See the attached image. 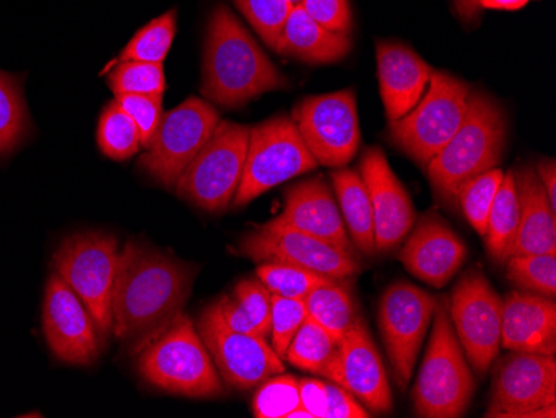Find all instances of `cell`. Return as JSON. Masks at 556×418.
Instances as JSON below:
<instances>
[{"label": "cell", "mask_w": 556, "mask_h": 418, "mask_svg": "<svg viewBox=\"0 0 556 418\" xmlns=\"http://www.w3.org/2000/svg\"><path fill=\"white\" fill-rule=\"evenodd\" d=\"M199 267L129 240L118 254L112 332L146 342L182 314Z\"/></svg>", "instance_id": "6da1fadb"}, {"label": "cell", "mask_w": 556, "mask_h": 418, "mask_svg": "<svg viewBox=\"0 0 556 418\" xmlns=\"http://www.w3.org/2000/svg\"><path fill=\"white\" fill-rule=\"evenodd\" d=\"M289 79L275 67L227 5L212 11L205 37L202 96L227 109L243 107Z\"/></svg>", "instance_id": "7a4b0ae2"}, {"label": "cell", "mask_w": 556, "mask_h": 418, "mask_svg": "<svg viewBox=\"0 0 556 418\" xmlns=\"http://www.w3.org/2000/svg\"><path fill=\"white\" fill-rule=\"evenodd\" d=\"M507 118L502 105L483 92H470L464 122L442 151L428 162V180L445 207L458 208L464 183L502 162Z\"/></svg>", "instance_id": "3957f363"}, {"label": "cell", "mask_w": 556, "mask_h": 418, "mask_svg": "<svg viewBox=\"0 0 556 418\" xmlns=\"http://www.w3.org/2000/svg\"><path fill=\"white\" fill-rule=\"evenodd\" d=\"M140 376L174 395L218 398L224 382L189 315L180 314L167 327L142 342Z\"/></svg>", "instance_id": "277c9868"}, {"label": "cell", "mask_w": 556, "mask_h": 418, "mask_svg": "<svg viewBox=\"0 0 556 418\" xmlns=\"http://www.w3.org/2000/svg\"><path fill=\"white\" fill-rule=\"evenodd\" d=\"M432 324L427 354L412 393L415 415L458 418L470 407L477 382L453 330L448 299H439Z\"/></svg>", "instance_id": "5b68a950"}, {"label": "cell", "mask_w": 556, "mask_h": 418, "mask_svg": "<svg viewBox=\"0 0 556 418\" xmlns=\"http://www.w3.org/2000/svg\"><path fill=\"white\" fill-rule=\"evenodd\" d=\"M470 92L464 80L433 71L420 102L407 115L390 122V142L408 159L427 167L464 122Z\"/></svg>", "instance_id": "8992f818"}, {"label": "cell", "mask_w": 556, "mask_h": 418, "mask_svg": "<svg viewBox=\"0 0 556 418\" xmlns=\"http://www.w3.org/2000/svg\"><path fill=\"white\" fill-rule=\"evenodd\" d=\"M250 129L232 121L218 122L208 142L175 183L177 195L212 214L227 211L242 180Z\"/></svg>", "instance_id": "52a82bcc"}, {"label": "cell", "mask_w": 556, "mask_h": 418, "mask_svg": "<svg viewBox=\"0 0 556 418\" xmlns=\"http://www.w3.org/2000/svg\"><path fill=\"white\" fill-rule=\"evenodd\" d=\"M118 243L111 233L77 232L54 252V270L92 315L100 337L112 330V295L118 267Z\"/></svg>", "instance_id": "ba28073f"}, {"label": "cell", "mask_w": 556, "mask_h": 418, "mask_svg": "<svg viewBox=\"0 0 556 418\" xmlns=\"http://www.w3.org/2000/svg\"><path fill=\"white\" fill-rule=\"evenodd\" d=\"M317 167L292 117L275 115L250 129L245 167L233 207H245L262 193Z\"/></svg>", "instance_id": "9c48e42d"}, {"label": "cell", "mask_w": 556, "mask_h": 418, "mask_svg": "<svg viewBox=\"0 0 556 418\" xmlns=\"http://www.w3.org/2000/svg\"><path fill=\"white\" fill-rule=\"evenodd\" d=\"M218 122L220 114L214 105L190 97L162 115L161 126L140 157L139 167L165 189H174L217 129Z\"/></svg>", "instance_id": "30bf717a"}, {"label": "cell", "mask_w": 556, "mask_h": 418, "mask_svg": "<svg viewBox=\"0 0 556 418\" xmlns=\"http://www.w3.org/2000/svg\"><path fill=\"white\" fill-rule=\"evenodd\" d=\"M448 312L468 364L485 376L502 349L503 299L480 268H470L453 287Z\"/></svg>", "instance_id": "8fae6325"}, {"label": "cell", "mask_w": 556, "mask_h": 418, "mask_svg": "<svg viewBox=\"0 0 556 418\" xmlns=\"http://www.w3.org/2000/svg\"><path fill=\"white\" fill-rule=\"evenodd\" d=\"M437 305L439 299L435 295L407 280H399L387 287L380 299L378 327L400 390H407L410 385Z\"/></svg>", "instance_id": "7c38bea8"}, {"label": "cell", "mask_w": 556, "mask_h": 418, "mask_svg": "<svg viewBox=\"0 0 556 418\" xmlns=\"http://www.w3.org/2000/svg\"><path fill=\"white\" fill-rule=\"evenodd\" d=\"M292 121L318 165L342 168L358 154L361 126L353 90L305 97L293 107Z\"/></svg>", "instance_id": "4fadbf2b"}, {"label": "cell", "mask_w": 556, "mask_h": 418, "mask_svg": "<svg viewBox=\"0 0 556 418\" xmlns=\"http://www.w3.org/2000/svg\"><path fill=\"white\" fill-rule=\"evenodd\" d=\"M218 376L236 390L257 389L262 382L286 372V365L267 339L237 332L225 324L217 302L208 305L195 324Z\"/></svg>", "instance_id": "5bb4252c"}, {"label": "cell", "mask_w": 556, "mask_h": 418, "mask_svg": "<svg viewBox=\"0 0 556 418\" xmlns=\"http://www.w3.org/2000/svg\"><path fill=\"white\" fill-rule=\"evenodd\" d=\"M555 355L511 352L496 365L485 417L555 418Z\"/></svg>", "instance_id": "9a60e30c"}, {"label": "cell", "mask_w": 556, "mask_h": 418, "mask_svg": "<svg viewBox=\"0 0 556 418\" xmlns=\"http://www.w3.org/2000/svg\"><path fill=\"white\" fill-rule=\"evenodd\" d=\"M237 252L257 264L278 262L295 265L336 279H350L362 270L361 262L355 257L357 254L308 233L277 226L271 220L245 233L237 245Z\"/></svg>", "instance_id": "2e32d148"}, {"label": "cell", "mask_w": 556, "mask_h": 418, "mask_svg": "<svg viewBox=\"0 0 556 418\" xmlns=\"http://www.w3.org/2000/svg\"><path fill=\"white\" fill-rule=\"evenodd\" d=\"M43 335L50 352L68 365H90L100 351L92 315L58 273L50 274L43 295Z\"/></svg>", "instance_id": "e0dca14e"}, {"label": "cell", "mask_w": 556, "mask_h": 418, "mask_svg": "<svg viewBox=\"0 0 556 418\" xmlns=\"http://www.w3.org/2000/svg\"><path fill=\"white\" fill-rule=\"evenodd\" d=\"M324 377L352 393L370 414H392L389 376L364 317L340 340Z\"/></svg>", "instance_id": "ac0fdd59"}, {"label": "cell", "mask_w": 556, "mask_h": 418, "mask_svg": "<svg viewBox=\"0 0 556 418\" xmlns=\"http://www.w3.org/2000/svg\"><path fill=\"white\" fill-rule=\"evenodd\" d=\"M358 174L374 208L377 252L393 251L414 229L417 220L414 202L380 147H368L362 154Z\"/></svg>", "instance_id": "d6986e66"}, {"label": "cell", "mask_w": 556, "mask_h": 418, "mask_svg": "<svg viewBox=\"0 0 556 418\" xmlns=\"http://www.w3.org/2000/svg\"><path fill=\"white\" fill-rule=\"evenodd\" d=\"M467 245L440 215L428 212L403 243L399 261L412 276L442 289L467 261Z\"/></svg>", "instance_id": "ffe728a7"}, {"label": "cell", "mask_w": 556, "mask_h": 418, "mask_svg": "<svg viewBox=\"0 0 556 418\" xmlns=\"http://www.w3.org/2000/svg\"><path fill=\"white\" fill-rule=\"evenodd\" d=\"M271 223L317 237L355 254L352 240L346 236L339 204L333 199L332 190L328 189L320 177L290 187L286 192L283 211L271 218Z\"/></svg>", "instance_id": "44dd1931"}, {"label": "cell", "mask_w": 556, "mask_h": 418, "mask_svg": "<svg viewBox=\"0 0 556 418\" xmlns=\"http://www.w3.org/2000/svg\"><path fill=\"white\" fill-rule=\"evenodd\" d=\"M377 64L387 118L399 121L420 102L433 68L410 47L387 40L377 43Z\"/></svg>", "instance_id": "7402d4cb"}, {"label": "cell", "mask_w": 556, "mask_h": 418, "mask_svg": "<svg viewBox=\"0 0 556 418\" xmlns=\"http://www.w3.org/2000/svg\"><path fill=\"white\" fill-rule=\"evenodd\" d=\"M502 347L525 354H556L555 299L511 292L503 301Z\"/></svg>", "instance_id": "603a6c76"}, {"label": "cell", "mask_w": 556, "mask_h": 418, "mask_svg": "<svg viewBox=\"0 0 556 418\" xmlns=\"http://www.w3.org/2000/svg\"><path fill=\"white\" fill-rule=\"evenodd\" d=\"M520 220L514 254H556V212L533 167L514 170Z\"/></svg>", "instance_id": "cb8c5ba5"}, {"label": "cell", "mask_w": 556, "mask_h": 418, "mask_svg": "<svg viewBox=\"0 0 556 418\" xmlns=\"http://www.w3.org/2000/svg\"><path fill=\"white\" fill-rule=\"evenodd\" d=\"M352 47L350 34L325 29L300 5H293L275 52L307 64H332L346 58Z\"/></svg>", "instance_id": "d4e9b609"}, {"label": "cell", "mask_w": 556, "mask_h": 418, "mask_svg": "<svg viewBox=\"0 0 556 418\" xmlns=\"http://www.w3.org/2000/svg\"><path fill=\"white\" fill-rule=\"evenodd\" d=\"M332 183L337 193V204L353 248L371 257L377 254L374 208L361 174L352 168H337L332 172Z\"/></svg>", "instance_id": "484cf974"}, {"label": "cell", "mask_w": 556, "mask_h": 418, "mask_svg": "<svg viewBox=\"0 0 556 418\" xmlns=\"http://www.w3.org/2000/svg\"><path fill=\"white\" fill-rule=\"evenodd\" d=\"M271 293L258 279H243L217 302L225 324L237 332L267 339Z\"/></svg>", "instance_id": "4316f807"}, {"label": "cell", "mask_w": 556, "mask_h": 418, "mask_svg": "<svg viewBox=\"0 0 556 418\" xmlns=\"http://www.w3.org/2000/svg\"><path fill=\"white\" fill-rule=\"evenodd\" d=\"M305 307H307L308 317L324 327L337 343L362 318L349 279L312 290L305 297Z\"/></svg>", "instance_id": "83f0119b"}, {"label": "cell", "mask_w": 556, "mask_h": 418, "mask_svg": "<svg viewBox=\"0 0 556 418\" xmlns=\"http://www.w3.org/2000/svg\"><path fill=\"white\" fill-rule=\"evenodd\" d=\"M518 220H520V205H518L514 170H510L503 176L502 186L496 192L492 211H490L489 226L483 236L486 252L496 264H507L508 258L514 254Z\"/></svg>", "instance_id": "f1b7e54d"}, {"label": "cell", "mask_w": 556, "mask_h": 418, "mask_svg": "<svg viewBox=\"0 0 556 418\" xmlns=\"http://www.w3.org/2000/svg\"><path fill=\"white\" fill-rule=\"evenodd\" d=\"M339 351V343L314 318H305L287 349L286 360L293 367L324 377Z\"/></svg>", "instance_id": "f546056e"}, {"label": "cell", "mask_w": 556, "mask_h": 418, "mask_svg": "<svg viewBox=\"0 0 556 418\" xmlns=\"http://www.w3.org/2000/svg\"><path fill=\"white\" fill-rule=\"evenodd\" d=\"M29 111L17 76L0 71V159L8 157L27 139Z\"/></svg>", "instance_id": "4dcf8cb0"}, {"label": "cell", "mask_w": 556, "mask_h": 418, "mask_svg": "<svg viewBox=\"0 0 556 418\" xmlns=\"http://www.w3.org/2000/svg\"><path fill=\"white\" fill-rule=\"evenodd\" d=\"M300 405L314 418H368L370 411L337 383L318 379H300Z\"/></svg>", "instance_id": "1f68e13d"}, {"label": "cell", "mask_w": 556, "mask_h": 418, "mask_svg": "<svg viewBox=\"0 0 556 418\" xmlns=\"http://www.w3.org/2000/svg\"><path fill=\"white\" fill-rule=\"evenodd\" d=\"M97 143L105 157L117 162L134 157L142 149L136 122L115 101L105 105L100 115Z\"/></svg>", "instance_id": "d6a6232c"}, {"label": "cell", "mask_w": 556, "mask_h": 418, "mask_svg": "<svg viewBox=\"0 0 556 418\" xmlns=\"http://www.w3.org/2000/svg\"><path fill=\"white\" fill-rule=\"evenodd\" d=\"M177 33V12L168 11L143 26L124 51L118 54V62L136 61L150 64H164L172 42Z\"/></svg>", "instance_id": "836d02e7"}, {"label": "cell", "mask_w": 556, "mask_h": 418, "mask_svg": "<svg viewBox=\"0 0 556 418\" xmlns=\"http://www.w3.org/2000/svg\"><path fill=\"white\" fill-rule=\"evenodd\" d=\"M257 279L267 287L268 292L287 299L305 301L312 290L321 286H332L342 279L321 276L307 268L295 265L278 264V262H264L258 265Z\"/></svg>", "instance_id": "e575fe53"}, {"label": "cell", "mask_w": 556, "mask_h": 418, "mask_svg": "<svg viewBox=\"0 0 556 418\" xmlns=\"http://www.w3.org/2000/svg\"><path fill=\"white\" fill-rule=\"evenodd\" d=\"M503 176L505 172L502 168H490L464 183L458 193V208L464 212L465 218L480 237L485 236L490 211L502 186Z\"/></svg>", "instance_id": "d590c367"}, {"label": "cell", "mask_w": 556, "mask_h": 418, "mask_svg": "<svg viewBox=\"0 0 556 418\" xmlns=\"http://www.w3.org/2000/svg\"><path fill=\"white\" fill-rule=\"evenodd\" d=\"M108 86L117 96H164L165 72L162 64L118 62L108 76Z\"/></svg>", "instance_id": "8d00e7d4"}, {"label": "cell", "mask_w": 556, "mask_h": 418, "mask_svg": "<svg viewBox=\"0 0 556 418\" xmlns=\"http://www.w3.org/2000/svg\"><path fill=\"white\" fill-rule=\"evenodd\" d=\"M507 279L520 289L540 293L545 297L556 295V255H511L507 261Z\"/></svg>", "instance_id": "74e56055"}, {"label": "cell", "mask_w": 556, "mask_h": 418, "mask_svg": "<svg viewBox=\"0 0 556 418\" xmlns=\"http://www.w3.org/2000/svg\"><path fill=\"white\" fill-rule=\"evenodd\" d=\"M299 405V379L278 373L258 385L252 410L257 418H287Z\"/></svg>", "instance_id": "f35d334b"}, {"label": "cell", "mask_w": 556, "mask_h": 418, "mask_svg": "<svg viewBox=\"0 0 556 418\" xmlns=\"http://www.w3.org/2000/svg\"><path fill=\"white\" fill-rule=\"evenodd\" d=\"M233 2L261 39L275 51L287 17L293 8L289 0H233Z\"/></svg>", "instance_id": "ab89813d"}, {"label": "cell", "mask_w": 556, "mask_h": 418, "mask_svg": "<svg viewBox=\"0 0 556 418\" xmlns=\"http://www.w3.org/2000/svg\"><path fill=\"white\" fill-rule=\"evenodd\" d=\"M308 317L305 301L300 299L280 297L271 293L270 304V333L271 349L277 352L278 357L286 362L287 349L292 342L295 333L299 332L305 318Z\"/></svg>", "instance_id": "60d3db41"}, {"label": "cell", "mask_w": 556, "mask_h": 418, "mask_svg": "<svg viewBox=\"0 0 556 418\" xmlns=\"http://www.w3.org/2000/svg\"><path fill=\"white\" fill-rule=\"evenodd\" d=\"M115 102L136 122L142 149H147L161 126L162 96H117Z\"/></svg>", "instance_id": "b9f144b4"}, {"label": "cell", "mask_w": 556, "mask_h": 418, "mask_svg": "<svg viewBox=\"0 0 556 418\" xmlns=\"http://www.w3.org/2000/svg\"><path fill=\"white\" fill-rule=\"evenodd\" d=\"M299 5L325 29L352 34L353 15L349 0H302Z\"/></svg>", "instance_id": "7bdbcfd3"}, {"label": "cell", "mask_w": 556, "mask_h": 418, "mask_svg": "<svg viewBox=\"0 0 556 418\" xmlns=\"http://www.w3.org/2000/svg\"><path fill=\"white\" fill-rule=\"evenodd\" d=\"M536 176L545 189L549 205L556 212V164L555 161H542L536 165Z\"/></svg>", "instance_id": "ee69618b"}, {"label": "cell", "mask_w": 556, "mask_h": 418, "mask_svg": "<svg viewBox=\"0 0 556 418\" xmlns=\"http://www.w3.org/2000/svg\"><path fill=\"white\" fill-rule=\"evenodd\" d=\"M455 11L464 21H473L482 9V0H453Z\"/></svg>", "instance_id": "f6af8a7d"}, {"label": "cell", "mask_w": 556, "mask_h": 418, "mask_svg": "<svg viewBox=\"0 0 556 418\" xmlns=\"http://www.w3.org/2000/svg\"><path fill=\"white\" fill-rule=\"evenodd\" d=\"M530 0H482V9L493 11H520Z\"/></svg>", "instance_id": "bcb514c9"}, {"label": "cell", "mask_w": 556, "mask_h": 418, "mask_svg": "<svg viewBox=\"0 0 556 418\" xmlns=\"http://www.w3.org/2000/svg\"><path fill=\"white\" fill-rule=\"evenodd\" d=\"M287 418H314V415H312L307 408L303 407V405H299V407L293 408V410L290 411L289 417Z\"/></svg>", "instance_id": "7dc6e473"}, {"label": "cell", "mask_w": 556, "mask_h": 418, "mask_svg": "<svg viewBox=\"0 0 556 418\" xmlns=\"http://www.w3.org/2000/svg\"><path fill=\"white\" fill-rule=\"evenodd\" d=\"M290 4L292 5H299L302 0H289Z\"/></svg>", "instance_id": "c3c4849f"}]
</instances>
